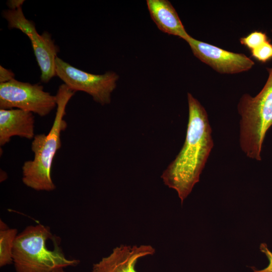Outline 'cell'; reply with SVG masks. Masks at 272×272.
Instances as JSON below:
<instances>
[{
  "instance_id": "4fadbf2b",
  "label": "cell",
  "mask_w": 272,
  "mask_h": 272,
  "mask_svg": "<svg viewBox=\"0 0 272 272\" xmlns=\"http://www.w3.org/2000/svg\"><path fill=\"white\" fill-rule=\"evenodd\" d=\"M269 40L266 34L260 31H254L240 38V43L250 51L258 47Z\"/></svg>"
},
{
  "instance_id": "7a4b0ae2",
  "label": "cell",
  "mask_w": 272,
  "mask_h": 272,
  "mask_svg": "<svg viewBox=\"0 0 272 272\" xmlns=\"http://www.w3.org/2000/svg\"><path fill=\"white\" fill-rule=\"evenodd\" d=\"M64 84L58 87L56 94V111L48 133L36 134L31 143L32 160L23 164L22 181L27 187L37 191H51L55 189L51 177L53 161L61 146V133L67 127L64 119L66 105L75 93Z\"/></svg>"
},
{
  "instance_id": "e0dca14e",
  "label": "cell",
  "mask_w": 272,
  "mask_h": 272,
  "mask_svg": "<svg viewBox=\"0 0 272 272\" xmlns=\"http://www.w3.org/2000/svg\"><path fill=\"white\" fill-rule=\"evenodd\" d=\"M24 2V0H10L8 1L7 4L9 9L14 10L22 7Z\"/></svg>"
},
{
  "instance_id": "3957f363",
  "label": "cell",
  "mask_w": 272,
  "mask_h": 272,
  "mask_svg": "<svg viewBox=\"0 0 272 272\" xmlns=\"http://www.w3.org/2000/svg\"><path fill=\"white\" fill-rule=\"evenodd\" d=\"M16 272H53L75 266L79 260L66 258L48 226L29 225L18 234L13 251Z\"/></svg>"
},
{
  "instance_id": "277c9868",
  "label": "cell",
  "mask_w": 272,
  "mask_h": 272,
  "mask_svg": "<svg viewBox=\"0 0 272 272\" xmlns=\"http://www.w3.org/2000/svg\"><path fill=\"white\" fill-rule=\"evenodd\" d=\"M260 91L255 96L244 94L237 105L240 121V145L246 156L257 161L264 138L272 125V67Z\"/></svg>"
},
{
  "instance_id": "ba28073f",
  "label": "cell",
  "mask_w": 272,
  "mask_h": 272,
  "mask_svg": "<svg viewBox=\"0 0 272 272\" xmlns=\"http://www.w3.org/2000/svg\"><path fill=\"white\" fill-rule=\"evenodd\" d=\"M185 41L196 57L219 74H239L251 70L254 65L253 60L244 53L228 51L191 36Z\"/></svg>"
},
{
  "instance_id": "ac0fdd59",
  "label": "cell",
  "mask_w": 272,
  "mask_h": 272,
  "mask_svg": "<svg viewBox=\"0 0 272 272\" xmlns=\"http://www.w3.org/2000/svg\"><path fill=\"white\" fill-rule=\"evenodd\" d=\"M53 272H65V271L64 270V268L60 267V268H57L55 269V270L53 271Z\"/></svg>"
},
{
  "instance_id": "30bf717a",
  "label": "cell",
  "mask_w": 272,
  "mask_h": 272,
  "mask_svg": "<svg viewBox=\"0 0 272 272\" xmlns=\"http://www.w3.org/2000/svg\"><path fill=\"white\" fill-rule=\"evenodd\" d=\"M33 113L19 109H0V145L8 143L14 136L33 139Z\"/></svg>"
},
{
  "instance_id": "9a60e30c",
  "label": "cell",
  "mask_w": 272,
  "mask_h": 272,
  "mask_svg": "<svg viewBox=\"0 0 272 272\" xmlns=\"http://www.w3.org/2000/svg\"><path fill=\"white\" fill-rule=\"evenodd\" d=\"M260 251L264 253L268 260L267 266L260 270L253 269L254 272H272V252L268 248L267 244L262 243L260 245Z\"/></svg>"
},
{
  "instance_id": "8fae6325",
  "label": "cell",
  "mask_w": 272,
  "mask_h": 272,
  "mask_svg": "<svg viewBox=\"0 0 272 272\" xmlns=\"http://www.w3.org/2000/svg\"><path fill=\"white\" fill-rule=\"evenodd\" d=\"M147 4L152 20L161 31L185 41L190 36L169 1L147 0Z\"/></svg>"
},
{
  "instance_id": "2e32d148",
  "label": "cell",
  "mask_w": 272,
  "mask_h": 272,
  "mask_svg": "<svg viewBox=\"0 0 272 272\" xmlns=\"http://www.w3.org/2000/svg\"><path fill=\"white\" fill-rule=\"evenodd\" d=\"M13 79H15L14 73L0 65V84L8 82Z\"/></svg>"
},
{
  "instance_id": "5bb4252c",
  "label": "cell",
  "mask_w": 272,
  "mask_h": 272,
  "mask_svg": "<svg viewBox=\"0 0 272 272\" xmlns=\"http://www.w3.org/2000/svg\"><path fill=\"white\" fill-rule=\"evenodd\" d=\"M251 55L258 61L265 63L272 58V44L268 40L251 51Z\"/></svg>"
},
{
  "instance_id": "6da1fadb",
  "label": "cell",
  "mask_w": 272,
  "mask_h": 272,
  "mask_svg": "<svg viewBox=\"0 0 272 272\" xmlns=\"http://www.w3.org/2000/svg\"><path fill=\"white\" fill-rule=\"evenodd\" d=\"M188 120L183 146L161 177L176 191L181 203L199 180L214 146L208 113L198 100L187 93Z\"/></svg>"
},
{
  "instance_id": "52a82bcc",
  "label": "cell",
  "mask_w": 272,
  "mask_h": 272,
  "mask_svg": "<svg viewBox=\"0 0 272 272\" xmlns=\"http://www.w3.org/2000/svg\"><path fill=\"white\" fill-rule=\"evenodd\" d=\"M55 71L56 76L70 89L88 94L102 105L110 103L111 94L119 79V76L113 71L102 75L84 72L57 56L55 60Z\"/></svg>"
},
{
  "instance_id": "7c38bea8",
  "label": "cell",
  "mask_w": 272,
  "mask_h": 272,
  "mask_svg": "<svg viewBox=\"0 0 272 272\" xmlns=\"http://www.w3.org/2000/svg\"><path fill=\"white\" fill-rule=\"evenodd\" d=\"M16 229L9 228L0 221V266L3 267L13 263V251L15 241L18 235Z\"/></svg>"
},
{
  "instance_id": "9c48e42d",
  "label": "cell",
  "mask_w": 272,
  "mask_h": 272,
  "mask_svg": "<svg viewBox=\"0 0 272 272\" xmlns=\"http://www.w3.org/2000/svg\"><path fill=\"white\" fill-rule=\"evenodd\" d=\"M155 252V249L150 245H122L94 264L92 272H137L134 267L138 260Z\"/></svg>"
},
{
  "instance_id": "5b68a950",
  "label": "cell",
  "mask_w": 272,
  "mask_h": 272,
  "mask_svg": "<svg viewBox=\"0 0 272 272\" xmlns=\"http://www.w3.org/2000/svg\"><path fill=\"white\" fill-rule=\"evenodd\" d=\"M2 16L10 29H17L27 35L31 41L34 53L41 71V81L47 83L56 76L55 60L59 52L51 35L47 31L39 34L34 23L25 17L22 7L2 12Z\"/></svg>"
},
{
  "instance_id": "8992f818",
  "label": "cell",
  "mask_w": 272,
  "mask_h": 272,
  "mask_svg": "<svg viewBox=\"0 0 272 272\" xmlns=\"http://www.w3.org/2000/svg\"><path fill=\"white\" fill-rule=\"evenodd\" d=\"M57 107L56 95L44 90L42 85L13 79L0 84V108L19 109L43 117Z\"/></svg>"
}]
</instances>
